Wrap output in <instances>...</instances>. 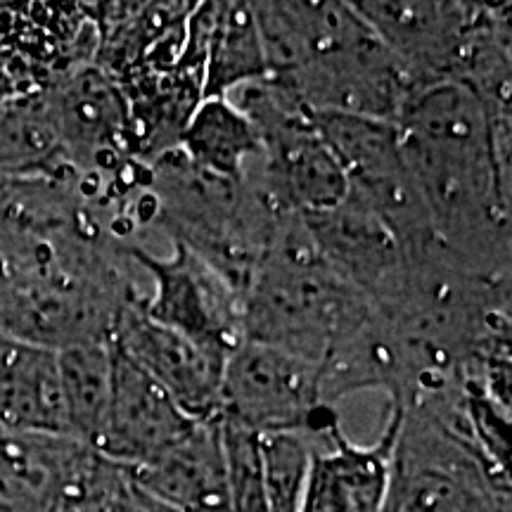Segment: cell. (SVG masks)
Here are the masks:
<instances>
[{
	"mask_svg": "<svg viewBox=\"0 0 512 512\" xmlns=\"http://www.w3.org/2000/svg\"><path fill=\"white\" fill-rule=\"evenodd\" d=\"M396 128L437 240L470 271L510 280V112L439 81L415 88Z\"/></svg>",
	"mask_w": 512,
	"mask_h": 512,
	"instance_id": "obj_1",
	"label": "cell"
},
{
	"mask_svg": "<svg viewBox=\"0 0 512 512\" xmlns=\"http://www.w3.org/2000/svg\"><path fill=\"white\" fill-rule=\"evenodd\" d=\"M268 79L311 114L396 124L415 83L354 3H252Z\"/></svg>",
	"mask_w": 512,
	"mask_h": 512,
	"instance_id": "obj_2",
	"label": "cell"
},
{
	"mask_svg": "<svg viewBox=\"0 0 512 512\" xmlns=\"http://www.w3.org/2000/svg\"><path fill=\"white\" fill-rule=\"evenodd\" d=\"M370 316V299L325 264L304 216H280L242 290L245 339L323 366Z\"/></svg>",
	"mask_w": 512,
	"mask_h": 512,
	"instance_id": "obj_3",
	"label": "cell"
},
{
	"mask_svg": "<svg viewBox=\"0 0 512 512\" xmlns=\"http://www.w3.org/2000/svg\"><path fill=\"white\" fill-rule=\"evenodd\" d=\"M415 88L439 81L467 86L510 72V5L354 3Z\"/></svg>",
	"mask_w": 512,
	"mask_h": 512,
	"instance_id": "obj_4",
	"label": "cell"
},
{
	"mask_svg": "<svg viewBox=\"0 0 512 512\" xmlns=\"http://www.w3.org/2000/svg\"><path fill=\"white\" fill-rule=\"evenodd\" d=\"M396 413L384 512H510V475L427 415Z\"/></svg>",
	"mask_w": 512,
	"mask_h": 512,
	"instance_id": "obj_5",
	"label": "cell"
},
{
	"mask_svg": "<svg viewBox=\"0 0 512 512\" xmlns=\"http://www.w3.org/2000/svg\"><path fill=\"white\" fill-rule=\"evenodd\" d=\"M219 418L238 422L259 437L318 432L339 420L323 399L320 366L249 339L226 358Z\"/></svg>",
	"mask_w": 512,
	"mask_h": 512,
	"instance_id": "obj_6",
	"label": "cell"
},
{
	"mask_svg": "<svg viewBox=\"0 0 512 512\" xmlns=\"http://www.w3.org/2000/svg\"><path fill=\"white\" fill-rule=\"evenodd\" d=\"M126 254L150 278L152 292L143 299L147 318L221 358L245 342L242 292L207 259L178 242L164 256L147 247H131Z\"/></svg>",
	"mask_w": 512,
	"mask_h": 512,
	"instance_id": "obj_7",
	"label": "cell"
},
{
	"mask_svg": "<svg viewBox=\"0 0 512 512\" xmlns=\"http://www.w3.org/2000/svg\"><path fill=\"white\" fill-rule=\"evenodd\" d=\"M313 245L339 278L373 306L387 304L406 283L408 254L392 228L347 192L337 207L304 216Z\"/></svg>",
	"mask_w": 512,
	"mask_h": 512,
	"instance_id": "obj_8",
	"label": "cell"
},
{
	"mask_svg": "<svg viewBox=\"0 0 512 512\" xmlns=\"http://www.w3.org/2000/svg\"><path fill=\"white\" fill-rule=\"evenodd\" d=\"M143 299L126 306L110 344L150 375L188 418H219L226 358L211 354L192 339L147 318Z\"/></svg>",
	"mask_w": 512,
	"mask_h": 512,
	"instance_id": "obj_9",
	"label": "cell"
},
{
	"mask_svg": "<svg viewBox=\"0 0 512 512\" xmlns=\"http://www.w3.org/2000/svg\"><path fill=\"white\" fill-rule=\"evenodd\" d=\"M195 422L150 375L112 347L110 403L93 444L98 456L124 470H136L169 451Z\"/></svg>",
	"mask_w": 512,
	"mask_h": 512,
	"instance_id": "obj_10",
	"label": "cell"
},
{
	"mask_svg": "<svg viewBox=\"0 0 512 512\" xmlns=\"http://www.w3.org/2000/svg\"><path fill=\"white\" fill-rule=\"evenodd\" d=\"M396 413L389 408L373 446L349 441L339 420L313 434L299 512H384L392 482Z\"/></svg>",
	"mask_w": 512,
	"mask_h": 512,
	"instance_id": "obj_11",
	"label": "cell"
},
{
	"mask_svg": "<svg viewBox=\"0 0 512 512\" xmlns=\"http://www.w3.org/2000/svg\"><path fill=\"white\" fill-rule=\"evenodd\" d=\"M126 472L140 489L176 512H230L219 418L197 420L169 451Z\"/></svg>",
	"mask_w": 512,
	"mask_h": 512,
	"instance_id": "obj_12",
	"label": "cell"
},
{
	"mask_svg": "<svg viewBox=\"0 0 512 512\" xmlns=\"http://www.w3.org/2000/svg\"><path fill=\"white\" fill-rule=\"evenodd\" d=\"M0 181H76L48 88L12 95L0 110Z\"/></svg>",
	"mask_w": 512,
	"mask_h": 512,
	"instance_id": "obj_13",
	"label": "cell"
},
{
	"mask_svg": "<svg viewBox=\"0 0 512 512\" xmlns=\"http://www.w3.org/2000/svg\"><path fill=\"white\" fill-rule=\"evenodd\" d=\"M0 427L69 437L57 351L0 335Z\"/></svg>",
	"mask_w": 512,
	"mask_h": 512,
	"instance_id": "obj_14",
	"label": "cell"
},
{
	"mask_svg": "<svg viewBox=\"0 0 512 512\" xmlns=\"http://www.w3.org/2000/svg\"><path fill=\"white\" fill-rule=\"evenodd\" d=\"M266 76V53L252 3H216L204 50L202 98H228Z\"/></svg>",
	"mask_w": 512,
	"mask_h": 512,
	"instance_id": "obj_15",
	"label": "cell"
},
{
	"mask_svg": "<svg viewBox=\"0 0 512 512\" xmlns=\"http://www.w3.org/2000/svg\"><path fill=\"white\" fill-rule=\"evenodd\" d=\"M176 150L204 174L242 181L247 166L259 157L261 145L254 126L233 102L202 98Z\"/></svg>",
	"mask_w": 512,
	"mask_h": 512,
	"instance_id": "obj_16",
	"label": "cell"
},
{
	"mask_svg": "<svg viewBox=\"0 0 512 512\" xmlns=\"http://www.w3.org/2000/svg\"><path fill=\"white\" fill-rule=\"evenodd\" d=\"M313 124L349 183L392 174L406 166L399 128L392 121L351 114H313Z\"/></svg>",
	"mask_w": 512,
	"mask_h": 512,
	"instance_id": "obj_17",
	"label": "cell"
},
{
	"mask_svg": "<svg viewBox=\"0 0 512 512\" xmlns=\"http://www.w3.org/2000/svg\"><path fill=\"white\" fill-rule=\"evenodd\" d=\"M69 437L93 448L105 422L112 389V347L83 344L57 351Z\"/></svg>",
	"mask_w": 512,
	"mask_h": 512,
	"instance_id": "obj_18",
	"label": "cell"
},
{
	"mask_svg": "<svg viewBox=\"0 0 512 512\" xmlns=\"http://www.w3.org/2000/svg\"><path fill=\"white\" fill-rule=\"evenodd\" d=\"M316 432H280L261 437L268 512L302 510L306 470Z\"/></svg>",
	"mask_w": 512,
	"mask_h": 512,
	"instance_id": "obj_19",
	"label": "cell"
},
{
	"mask_svg": "<svg viewBox=\"0 0 512 512\" xmlns=\"http://www.w3.org/2000/svg\"><path fill=\"white\" fill-rule=\"evenodd\" d=\"M221 439L226 456L228 508L230 512H268L264 486V458L261 437L238 422L223 420Z\"/></svg>",
	"mask_w": 512,
	"mask_h": 512,
	"instance_id": "obj_20",
	"label": "cell"
},
{
	"mask_svg": "<svg viewBox=\"0 0 512 512\" xmlns=\"http://www.w3.org/2000/svg\"><path fill=\"white\" fill-rule=\"evenodd\" d=\"M117 470V465L105 460L98 470V475L88 479L86 484L76 486L74 491H69L53 512H110L107 496H110V486L114 475H117Z\"/></svg>",
	"mask_w": 512,
	"mask_h": 512,
	"instance_id": "obj_21",
	"label": "cell"
},
{
	"mask_svg": "<svg viewBox=\"0 0 512 512\" xmlns=\"http://www.w3.org/2000/svg\"><path fill=\"white\" fill-rule=\"evenodd\" d=\"M107 505H110V512H176L174 508H169V505H164L155 496L140 489L121 467L112 479Z\"/></svg>",
	"mask_w": 512,
	"mask_h": 512,
	"instance_id": "obj_22",
	"label": "cell"
},
{
	"mask_svg": "<svg viewBox=\"0 0 512 512\" xmlns=\"http://www.w3.org/2000/svg\"><path fill=\"white\" fill-rule=\"evenodd\" d=\"M12 95H17V88L12 86L8 76L0 74V110H3V105L12 98Z\"/></svg>",
	"mask_w": 512,
	"mask_h": 512,
	"instance_id": "obj_23",
	"label": "cell"
}]
</instances>
